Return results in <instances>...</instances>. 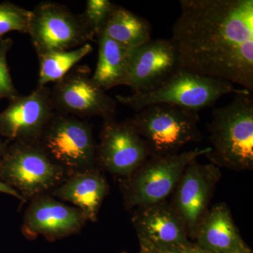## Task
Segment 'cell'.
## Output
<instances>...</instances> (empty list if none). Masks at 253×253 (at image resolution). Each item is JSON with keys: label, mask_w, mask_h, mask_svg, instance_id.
<instances>
[{"label": "cell", "mask_w": 253, "mask_h": 253, "mask_svg": "<svg viewBox=\"0 0 253 253\" xmlns=\"http://www.w3.org/2000/svg\"><path fill=\"white\" fill-rule=\"evenodd\" d=\"M171 40L182 69L253 92V0H181Z\"/></svg>", "instance_id": "6da1fadb"}, {"label": "cell", "mask_w": 253, "mask_h": 253, "mask_svg": "<svg viewBox=\"0 0 253 253\" xmlns=\"http://www.w3.org/2000/svg\"><path fill=\"white\" fill-rule=\"evenodd\" d=\"M208 124L212 164L234 170L253 168L252 93L234 95L229 104L214 109Z\"/></svg>", "instance_id": "7a4b0ae2"}, {"label": "cell", "mask_w": 253, "mask_h": 253, "mask_svg": "<svg viewBox=\"0 0 253 253\" xmlns=\"http://www.w3.org/2000/svg\"><path fill=\"white\" fill-rule=\"evenodd\" d=\"M246 93L251 92L236 87L229 82L180 69L154 90L132 93L126 96L117 95L116 100L137 112L147 106L158 104L174 105L199 112L205 108L212 106L224 95Z\"/></svg>", "instance_id": "3957f363"}, {"label": "cell", "mask_w": 253, "mask_h": 253, "mask_svg": "<svg viewBox=\"0 0 253 253\" xmlns=\"http://www.w3.org/2000/svg\"><path fill=\"white\" fill-rule=\"evenodd\" d=\"M199 113L158 104L138 111L129 120L144 140L149 157H159L178 154L185 145L202 139Z\"/></svg>", "instance_id": "277c9868"}, {"label": "cell", "mask_w": 253, "mask_h": 253, "mask_svg": "<svg viewBox=\"0 0 253 253\" xmlns=\"http://www.w3.org/2000/svg\"><path fill=\"white\" fill-rule=\"evenodd\" d=\"M66 178L38 142H9L0 160V180L16 190L23 203L50 194Z\"/></svg>", "instance_id": "5b68a950"}, {"label": "cell", "mask_w": 253, "mask_h": 253, "mask_svg": "<svg viewBox=\"0 0 253 253\" xmlns=\"http://www.w3.org/2000/svg\"><path fill=\"white\" fill-rule=\"evenodd\" d=\"M211 151L209 146L148 158L132 174L121 181L125 207L138 208L166 201L175 189L188 165L199 156H206Z\"/></svg>", "instance_id": "8992f818"}, {"label": "cell", "mask_w": 253, "mask_h": 253, "mask_svg": "<svg viewBox=\"0 0 253 253\" xmlns=\"http://www.w3.org/2000/svg\"><path fill=\"white\" fill-rule=\"evenodd\" d=\"M37 142L67 177L96 168L92 126L84 119L55 112Z\"/></svg>", "instance_id": "52a82bcc"}, {"label": "cell", "mask_w": 253, "mask_h": 253, "mask_svg": "<svg viewBox=\"0 0 253 253\" xmlns=\"http://www.w3.org/2000/svg\"><path fill=\"white\" fill-rule=\"evenodd\" d=\"M28 34L38 56L76 49L94 40L81 15L66 6L42 2L31 10Z\"/></svg>", "instance_id": "ba28073f"}, {"label": "cell", "mask_w": 253, "mask_h": 253, "mask_svg": "<svg viewBox=\"0 0 253 253\" xmlns=\"http://www.w3.org/2000/svg\"><path fill=\"white\" fill-rule=\"evenodd\" d=\"M85 66H76L51 89L55 112L73 117L115 118L117 101L106 94L91 78Z\"/></svg>", "instance_id": "9c48e42d"}, {"label": "cell", "mask_w": 253, "mask_h": 253, "mask_svg": "<svg viewBox=\"0 0 253 253\" xmlns=\"http://www.w3.org/2000/svg\"><path fill=\"white\" fill-rule=\"evenodd\" d=\"M149 157L142 138L129 120L104 121L96 144V167L124 179Z\"/></svg>", "instance_id": "30bf717a"}, {"label": "cell", "mask_w": 253, "mask_h": 253, "mask_svg": "<svg viewBox=\"0 0 253 253\" xmlns=\"http://www.w3.org/2000/svg\"><path fill=\"white\" fill-rule=\"evenodd\" d=\"M181 68L179 54L171 39L152 40L129 51L122 85L133 93L154 90Z\"/></svg>", "instance_id": "8fae6325"}, {"label": "cell", "mask_w": 253, "mask_h": 253, "mask_svg": "<svg viewBox=\"0 0 253 253\" xmlns=\"http://www.w3.org/2000/svg\"><path fill=\"white\" fill-rule=\"evenodd\" d=\"M131 222L141 249L158 253H181L193 243L182 219L166 201L136 208Z\"/></svg>", "instance_id": "7c38bea8"}, {"label": "cell", "mask_w": 253, "mask_h": 253, "mask_svg": "<svg viewBox=\"0 0 253 253\" xmlns=\"http://www.w3.org/2000/svg\"><path fill=\"white\" fill-rule=\"evenodd\" d=\"M9 101L0 113V134L9 142H37L55 113L51 89L38 86Z\"/></svg>", "instance_id": "4fadbf2b"}, {"label": "cell", "mask_w": 253, "mask_h": 253, "mask_svg": "<svg viewBox=\"0 0 253 253\" xmlns=\"http://www.w3.org/2000/svg\"><path fill=\"white\" fill-rule=\"evenodd\" d=\"M29 201L21 226L26 239L41 236L54 242L81 232L88 221L77 208L63 204L51 194L40 195Z\"/></svg>", "instance_id": "5bb4252c"}, {"label": "cell", "mask_w": 253, "mask_h": 253, "mask_svg": "<svg viewBox=\"0 0 253 253\" xmlns=\"http://www.w3.org/2000/svg\"><path fill=\"white\" fill-rule=\"evenodd\" d=\"M220 178L219 168L212 163L203 165L195 159L186 168L176 186L172 206L182 219L188 235L194 236Z\"/></svg>", "instance_id": "9a60e30c"}, {"label": "cell", "mask_w": 253, "mask_h": 253, "mask_svg": "<svg viewBox=\"0 0 253 253\" xmlns=\"http://www.w3.org/2000/svg\"><path fill=\"white\" fill-rule=\"evenodd\" d=\"M109 186L97 167L68 176L49 194L71 203L81 211L86 220L95 222Z\"/></svg>", "instance_id": "2e32d148"}, {"label": "cell", "mask_w": 253, "mask_h": 253, "mask_svg": "<svg viewBox=\"0 0 253 253\" xmlns=\"http://www.w3.org/2000/svg\"><path fill=\"white\" fill-rule=\"evenodd\" d=\"M196 244L212 253H239L247 247L225 204L215 205L198 226Z\"/></svg>", "instance_id": "e0dca14e"}, {"label": "cell", "mask_w": 253, "mask_h": 253, "mask_svg": "<svg viewBox=\"0 0 253 253\" xmlns=\"http://www.w3.org/2000/svg\"><path fill=\"white\" fill-rule=\"evenodd\" d=\"M101 33L131 50L151 41V26L146 18L114 4Z\"/></svg>", "instance_id": "ac0fdd59"}, {"label": "cell", "mask_w": 253, "mask_h": 253, "mask_svg": "<svg viewBox=\"0 0 253 253\" xmlns=\"http://www.w3.org/2000/svg\"><path fill=\"white\" fill-rule=\"evenodd\" d=\"M97 63L91 78L106 91L115 86L122 85L130 50L102 33L97 36Z\"/></svg>", "instance_id": "d6986e66"}, {"label": "cell", "mask_w": 253, "mask_h": 253, "mask_svg": "<svg viewBox=\"0 0 253 253\" xmlns=\"http://www.w3.org/2000/svg\"><path fill=\"white\" fill-rule=\"evenodd\" d=\"M92 51V46L90 43H87L76 49L39 55L38 86H45L50 83H56L61 81Z\"/></svg>", "instance_id": "ffe728a7"}, {"label": "cell", "mask_w": 253, "mask_h": 253, "mask_svg": "<svg viewBox=\"0 0 253 253\" xmlns=\"http://www.w3.org/2000/svg\"><path fill=\"white\" fill-rule=\"evenodd\" d=\"M31 10L6 1L0 3V39L9 32L28 33Z\"/></svg>", "instance_id": "44dd1931"}, {"label": "cell", "mask_w": 253, "mask_h": 253, "mask_svg": "<svg viewBox=\"0 0 253 253\" xmlns=\"http://www.w3.org/2000/svg\"><path fill=\"white\" fill-rule=\"evenodd\" d=\"M109 0H87L84 11L81 15L83 22L96 38L102 31L105 23L113 9Z\"/></svg>", "instance_id": "7402d4cb"}, {"label": "cell", "mask_w": 253, "mask_h": 253, "mask_svg": "<svg viewBox=\"0 0 253 253\" xmlns=\"http://www.w3.org/2000/svg\"><path fill=\"white\" fill-rule=\"evenodd\" d=\"M13 46L11 38L0 39V99H14L18 94L9 72L7 54Z\"/></svg>", "instance_id": "603a6c76"}, {"label": "cell", "mask_w": 253, "mask_h": 253, "mask_svg": "<svg viewBox=\"0 0 253 253\" xmlns=\"http://www.w3.org/2000/svg\"><path fill=\"white\" fill-rule=\"evenodd\" d=\"M0 193L9 195V196H13V197L18 199V201H21V202L23 203V199L22 197H21V195L18 194L16 190L10 187L9 186H8L7 184H5V183L3 182V181H1V180H0Z\"/></svg>", "instance_id": "cb8c5ba5"}, {"label": "cell", "mask_w": 253, "mask_h": 253, "mask_svg": "<svg viewBox=\"0 0 253 253\" xmlns=\"http://www.w3.org/2000/svg\"><path fill=\"white\" fill-rule=\"evenodd\" d=\"M181 253H212L200 247L197 244H192Z\"/></svg>", "instance_id": "d4e9b609"}, {"label": "cell", "mask_w": 253, "mask_h": 253, "mask_svg": "<svg viewBox=\"0 0 253 253\" xmlns=\"http://www.w3.org/2000/svg\"><path fill=\"white\" fill-rule=\"evenodd\" d=\"M9 143V141H3L2 139H0V160H1V157H2L5 150H6V147H7Z\"/></svg>", "instance_id": "484cf974"}, {"label": "cell", "mask_w": 253, "mask_h": 253, "mask_svg": "<svg viewBox=\"0 0 253 253\" xmlns=\"http://www.w3.org/2000/svg\"><path fill=\"white\" fill-rule=\"evenodd\" d=\"M239 253H253V251H251V250L247 246L246 249L242 250V251H241V252H239Z\"/></svg>", "instance_id": "4316f807"}, {"label": "cell", "mask_w": 253, "mask_h": 253, "mask_svg": "<svg viewBox=\"0 0 253 253\" xmlns=\"http://www.w3.org/2000/svg\"><path fill=\"white\" fill-rule=\"evenodd\" d=\"M158 253L152 252V251H147V250H146V249H141L140 253Z\"/></svg>", "instance_id": "83f0119b"}]
</instances>
